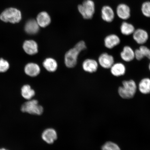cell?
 Here are the masks:
<instances>
[{"label": "cell", "instance_id": "4fadbf2b", "mask_svg": "<svg viewBox=\"0 0 150 150\" xmlns=\"http://www.w3.org/2000/svg\"><path fill=\"white\" fill-rule=\"evenodd\" d=\"M98 63L94 59H88L84 61L82 64L83 70L86 72L93 73L96 72L98 69Z\"/></svg>", "mask_w": 150, "mask_h": 150}, {"label": "cell", "instance_id": "603a6c76", "mask_svg": "<svg viewBox=\"0 0 150 150\" xmlns=\"http://www.w3.org/2000/svg\"><path fill=\"white\" fill-rule=\"evenodd\" d=\"M102 150H121V149L117 144L108 142L102 146Z\"/></svg>", "mask_w": 150, "mask_h": 150}, {"label": "cell", "instance_id": "3957f363", "mask_svg": "<svg viewBox=\"0 0 150 150\" xmlns=\"http://www.w3.org/2000/svg\"><path fill=\"white\" fill-rule=\"evenodd\" d=\"M21 18V12L18 9L14 8L6 9L0 15V19L3 21L13 24L18 23Z\"/></svg>", "mask_w": 150, "mask_h": 150}, {"label": "cell", "instance_id": "7c38bea8", "mask_svg": "<svg viewBox=\"0 0 150 150\" xmlns=\"http://www.w3.org/2000/svg\"><path fill=\"white\" fill-rule=\"evenodd\" d=\"M126 71L125 65L121 63H114L110 68L111 74L116 77L123 76L125 74Z\"/></svg>", "mask_w": 150, "mask_h": 150}, {"label": "cell", "instance_id": "83f0119b", "mask_svg": "<svg viewBox=\"0 0 150 150\" xmlns=\"http://www.w3.org/2000/svg\"><path fill=\"white\" fill-rule=\"evenodd\" d=\"M147 57L148 59L150 60V50L149 52V53L148 54V55Z\"/></svg>", "mask_w": 150, "mask_h": 150}, {"label": "cell", "instance_id": "6da1fadb", "mask_svg": "<svg viewBox=\"0 0 150 150\" xmlns=\"http://www.w3.org/2000/svg\"><path fill=\"white\" fill-rule=\"evenodd\" d=\"M86 48L85 42L83 41H81L74 48L67 52L65 56V63L66 66L69 68L74 67L76 64L79 53Z\"/></svg>", "mask_w": 150, "mask_h": 150}, {"label": "cell", "instance_id": "ffe728a7", "mask_svg": "<svg viewBox=\"0 0 150 150\" xmlns=\"http://www.w3.org/2000/svg\"><path fill=\"white\" fill-rule=\"evenodd\" d=\"M21 93L23 98L28 100H31L35 95L34 90L32 89L30 86L28 84L24 85L22 87Z\"/></svg>", "mask_w": 150, "mask_h": 150}, {"label": "cell", "instance_id": "ac0fdd59", "mask_svg": "<svg viewBox=\"0 0 150 150\" xmlns=\"http://www.w3.org/2000/svg\"><path fill=\"white\" fill-rule=\"evenodd\" d=\"M102 18L103 20L107 22H111L114 18V13L111 7L105 6L102 9Z\"/></svg>", "mask_w": 150, "mask_h": 150}, {"label": "cell", "instance_id": "f1b7e54d", "mask_svg": "<svg viewBox=\"0 0 150 150\" xmlns=\"http://www.w3.org/2000/svg\"><path fill=\"white\" fill-rule=\"evenodd\" d=\"M0 150H8L6 149H4V148H2V149H0Z\"/></svg>", "mask_w": 150, "mask_h": 150}, {"label": "cell", "instance_id": "8992f818", "mask_svg": "<svg viewBox=\"0 0 150 150\" xmlns=\"http://www.w3.org/2000/svg\"><path fill=\"white\" fill-rule=\"evenodd\" d=\"M98 60L99 64L105 69H110L114 63L113 56L106 52L101 54Z\"/></svg>", "mask_w": 150, "mask_h": 150}, {"label": "cell", "instance_id": "484cf974", "mask_svg": "<svg viewBox=\"0 0 150 150\" xmlns=\"http://www.w3.org/2000/svg\"><path fill=\"white\" fill-rule=\"evenodd\" d=\"M134 57L135 58H136L138 61L141 60L145 57L139 49H138L135 50Z\"/></svg>", "mask_w": 150, "mask_h": 150}, {"label": "cell", "instance_id": "30bf717a", "mask_svg": "<svg viewBox=\"0 0 150 150\" xmlns=\"http://www.w3.org/2000/svg\"><path fill=\"white\" fill-rule=\"evenodd\" d=\"M121 40L120 38L117 35L111 34L108 35L104 39L105 46L109 49H111L119 45Z\"/></svg>", "mask_w": 150, "mask_h": 150}, {"label": "cell", "instance_id": "d6986e66", "mask_svg": "<svg viewBox=\"0 0 150 150\" xmlns=\"http://www.w3.org/2000/svg\"><path fill=\"white\" fill-rule=\"evenodd\" d=\"M141 93L144 94L150 93V79L144 78L140 81L138 86Z\"/></svg>", "mask_w": 150, "mask_h": 150}, {"label": "cell", "instance_id": "4316f807", "mask_svg": "<svg viewBox=\"0 0 150 150\" xmlns=\"http://www.w3.org/2000/svg\"><path fill=\"white\" fill-rule=\"evenodd\" d=\"M139 49L142 52L144 57H147L148 54L149 53L150 49L146 47L144 45H142L140 47Z\"/></svg>", "mask_w": 150, "mask_h": 150}, {"label": "cell", "instance_id": "9c48e42d", "mask_svg": "<svg viewBox=\"0 0 150 150\" xmlns=\"http://www.w3.org/2000/svg\"><path fill=\"white\" fill-rule=\"evenodd\" d=\"M24 51L28 55H33L38 52V46L36 42L33 40L25 41L23 44Z\"/></svg>", "mask_w": 150, "mask_h": 150}, {"label": "cell", "instance_id": "52a82bcc", "mask_svg": "<svg viewBox=\"0 0 150 150\" xmlns=\"http://www.w3.org/2000/svg\"><path fill=\"white\" fill-rule=\"evenodd\" d=\"M133 38L137 44L142 45L147 42L149 35L145 30L138 29L135 30L133 33Z\"/></svg>", "mask_w": 150, "mask_h": 150}, {"label": "cell", "instance_id": "cb8c5ba5", "mask_svg": "<svg viewBox=\"0 0 150 150\" xmlns=\"http://www.w3.org/2000/svg\"><path fill=\"white\" fill-rule=\"evenodd\" d=\"M142 11L144 16L150 18V1L145 2L142 4Z\"/></svg>", "mask_w": 150, "mask_h": 150}, {"label": "cell", "instance_id": "d4e9b609", "mask_svg": "<svg viewBox=\"0 0 150 150\" xmlns=\"http://www.w3.org/2000/svg\"><path fill=\"white\" fill-rule=\"evenodd\" d=\"M9 67L8 62L3 59H0V72H5L8 70Z\"/></svg>", "mask_w": 150, "mask_h": 150}, {"label": "cell", "instance_id": "44dd1931", "mask_svg": "<svg viewBox=\"0 0 150 150\" xmlns=\"http://www.w3.org/2000/svg\"><path fill=\"white\" fill-rule=\"evenodd\" d=\"M43 66L49 72H54L57 70V63L55 59L52 58H47L43 63Z\"/></svg>", "mask_w": 150, "mask_h": 150}, {"label": "cell", "instance_id": "277c9868", "mask_svg": "<svg viewBox=\"0 0 150 150\" xmlns=\"http://www.w3.org/2000/svg\"><path fill=\"white\" fill-rule=\"evenodd\" d=\"M21 110L22 112L33 115H40L44 112V108L35 99L29 100L22 104Z\"/></svg>", "mask_w": 150, "mask_h": 150}, {"label": "cell", "instance_id": "f546056e", "mask_svg": "<svg viewBox=\"0 0 150 150\" xmlns=\"http://www.w3.org/2000/svg\"><path fill=\"white\" fill-rule=\"evenodd\" d=\"M149 70H150V63L149 64Z\"/></svg>", "mask_w": 150, "mask_h": 150}, {"label": "cell", "instance_id": "ba28073f", "mask_svg": "<svg viewBox=\"0 0 150 150\" xmlns=\"http://www.w3.org/2000/svg\"><path fill=\"white\" fill-rule=\"evenodd\" d=\"M42 140L47 143L51 144L57 139V133L53 128L46 129L42 132Z\"/></svg>", "mask_w": 150, "mask_h": 150}, {"label": "cell", "instance_id": "5b68a950", "mask_svg": "<svg viewBox=\"0 0 150 150\" xmlns=\"http://www.w3.org/2000/svg\"><path fill=\"white\" fill-rule=\"evenodd\" d=\"M78 10L84 18L89 19L92 18L95 11L94 3L91 0L84 1L79 6Z\"/></svg>", "mask_w": 150, "mask_h": 150}, {"label": "cell", "instance_id": "5bb4252c", "mask_svg": "<svg viewBox=\"0 0 150 150\" xmlns=\"http://www.w3.org/2000/svg\"><path fill=\"white\" fill-rule=\"evenodd\" d=\"M120 56L123 61L126 62H130L135 58L134 51L131 47L127 46L124 47L122 51L120 53Z\"/></svg>", "mask_w": 150, "mask_h": 150}, {"label": "cell", "instance_id": "e0dca14e", "mask_svg": "<svg viewBox=\"0 0 150 150\" xmlns=\"http://www.w3.org/2000/svg\"><path fill=\"white\" fill-rule=\"evenodd\" d=\"M24 71L28 76L35 77L38 76L40 72V69L39 66L34 63H29L26 65Z\"/></svg>", "mask_w": 150, "mask_h": 150}, {"label": "cell", "instance_id": "7402d4cb", "mask_svg": "<svg viewBox=\"0 0 150 150\" xmlns=\"http://www.w3.org/2000/svg\"><path fill=\"white\" fill-rule=\"evenodd\" d=\"M121 33L123 35H129L133 34L135 29L132 24L127 22H123L122 23L120 27Z\"/></svg>", "mask_w": 150, "mask_h": 150}, {"label": "cell", "instance_id": "2e32d148", "mask_svg": "<svg viewBox=\"0 0 150 150\" xmlns=\"http://www.w3.org/2000/svg\"><path fill=\"white\" fill-rule=\"evenodd\" d=\"M36 21L39 27L45 28L49 25L51 22V18L47 13L43 12L38 15Z\"/></svg>", "mask_w": 150, "mask_h": 150}, {"label": "cell", "instance_id": "8fae6325", "mask_svg": "<svg viewBox=\"0 0 150 150\" xmlns=\"http://www.w3.org/2000/svg\"><path fill=\"white\" fill-rule=\"evenodd\" d=\"M117 13L118 17L122 20L128 19L130 16V8L128 6L123 4L118 6Z\"/></svg>", "mask_w": 150, "mask_h": 150}, {"label": "cell", "instance_id": "7a4b0ae2", "mask_svg": "<svg viewBox=\"0 0 150 150\" xmlns=\"http://www.w3.org/2000/svg\"><path fill=\"white\" fill-rule=\"evenodd\" d=\"M137 86L134 80H125L122 86L118 89V93L122 98L129 99L133 98L136 92Z\"/></svg>", "mask_w": 150, "mask_h": 150}, {"label": "cell", "instance_id": "9a60e30c", "mask_svg": "<svg viewBox=\"0 0 150 150\" xmlns=\"http://www.w3.org/2000/svg\"><path fill=\"white\" fill-rule=\"evenodd\" d=\"M39 26L36 20L32 19L28 21L25 26V30L28 34L33 35L38 32Z\"/></svg>", "mask_w": 150, "mask_h": 150}]
</instances>
